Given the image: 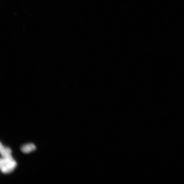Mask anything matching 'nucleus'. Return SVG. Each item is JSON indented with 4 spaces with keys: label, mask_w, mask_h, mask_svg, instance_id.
<instances>
[{
    "label": "nucleus",
    "mask_w": 184,
    "mask_h": 184,
    "mask_svg": "<svg viewBox=\"0 0 184 184\" xmlns=\"http://www.w3.org/2000/svg\"><path fill=\"white\" fill-rule=\"evenodd\" d=\"M21 149L23 153L28 154L36 150V147L34 144H28L21 147Z\"/></svg>",
    "instance_id": "nucleus-3"
},
{
    "label": "nucleus",
    "mask_w": 184,
    "mask_h": 184,
    "mask_svg": "<svg viewBox=\"0 0 184 184\" xmlns=\"http://www.w3.org/2000/svg\"><path fill=\"white\" fill-rule=\"evenodd\" d=\"M11 150L9 147H5L1 143L0 145V153L2 157L9 158L12 157Z\"/></svg>",
    "instance_id": "nucleus-2"
},
{
    "label": "nucleus",
    "mask_w": 184,
    "mask_h": 184,
    "mask_svg": "<svg viewBox=\"0 0 184 184\" xmlns=\"http://www.w3.org/2000/svg\"><path fill=\"white\" fill-rule=\"evenodd\" d=\"M17 166V163L12 157L3 158L0 160V169L2 173L8 174L12 172Z\"/></svg>",
    "instance_id": "nucleus-1"
}]
</instances>
